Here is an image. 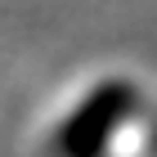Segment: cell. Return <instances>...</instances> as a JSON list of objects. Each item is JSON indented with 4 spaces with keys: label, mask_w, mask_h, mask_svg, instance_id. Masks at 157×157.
Instances as JSON below:
<instances>
[{
    "label": "cell",
    "mask_w": 157,
    "mask_h": 157,
    "mask_svg": "<svg viewBox=\"0 0 157 157\" xmlns=\"http://www.w3.org/2000/svg\"><path fill=\"white\" fill-rule=\"evenodd\" d=\"M135 108V85L130 81H108L94 94H85V103L63 121L59 130V153L63 157H99L117 126L130 117Z\"/></svg>",
    "instance_id": "6da1fadb"
}]
</instances>
